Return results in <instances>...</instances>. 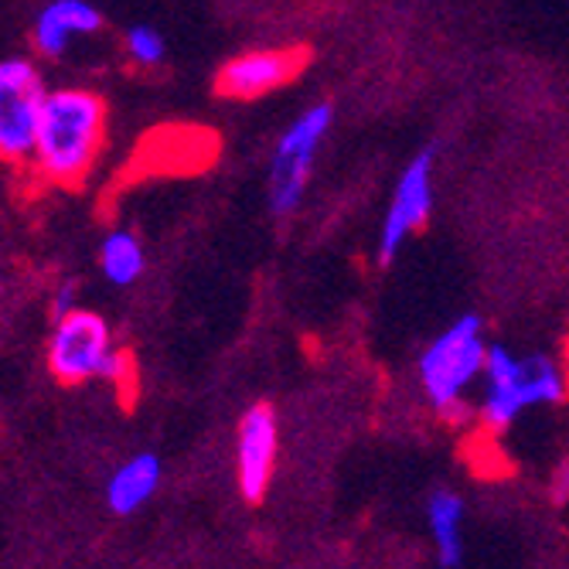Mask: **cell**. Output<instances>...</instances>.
<instances>
[{"label":"cell","instance_id":"2e32d148","mask_svg":"<svg viewBox=\"0 0 569 569\" xmlns=\"http://www.w3.org/2000/svg\"><path fill=\"white\" fill-rule=\"evenodd\" d=\"M552 498H556V501H566V498H569V460L559 463V471H556V478H552Z\"/></svg>","mask_w":569,"mask_h":569},{"label":"cell","instance_id":"8fae6325","mask_svg":"<svg viewBox=\"0 0 569 569\" xmlns=\"http://www.w3.org/2000/svg\"><path fill=\"white\" fill-rule=\"evenodd\" d=\"M158 485H161V460L153 453H137L123 463V468H117V475L110 478L107 501L113 511L130 515L153 498Z\"/></svg>","mask_w":569,"mask_h":569},{"label":"cell","instance_id":"30bf717a","mask_svg":"<svg viewBox=\"0 0 569 569\" xmlns=\"http://www.w3.org/2000/svg\"><path fill=\"white\" fill-rule=\"evenodd\" d=\"M102 24V14L86 4V0H56V4H48L38 21H34V44L41 56H62L69 48V41L76 34H92L99 31Z\"/></svg>","mask_w":569,"mask_h":569},{"label":"cell","instance_id":"5bb4252c","mask_svg":"<svg viewBox=\"0 0 569 569\" xmlns=\"http://www.w3.org/2000/svg\"><path fill=\"white\" fill-rule=\"evenodd\" d=\"M123 41H127V56H130L137 66H143V69L158 66V62L164 59V38H161L158 28H150V24H133V28L127 31Z\"/></svg>","mask_w":569,"mask_h":569},{"label":"cell","instance_id":"6da1fadb","mask_svg":"<svg viewBox=\"0 0 569 569\" xmlns=\"http://www.w3.org/2000/svg\"><path fill=\"white\" fill-rule=\"evenodd\" d=\"M107 143V102L92 89H51L31 171L51 188H82Z\"/></svg>","mask_w":569,"mask_h":569},{"label":"cell","instance_id":"7a4b0ae2","mask_svg":"<svg viewBox=\"0 0 569 569\" xmlns=\"http://www.w3.org/2000/svg\"><path fill=\"white\" fill-rule=\"evenodd\" d=\"M485 361H488V345H485L481 318L475 315L453 321L420 355L423 392L447 423L468 420L471 409L463 402V396H468L478 376H485Z\"/></svg>","mask_w":569,"mask_h":569},{"label":"cell","instance_id":"7c38bea8","mask_svg":"<svg viewBox=\"0 0 569 569\" xmlns=\"http://www.w3.org/2000/svg\"><path fill=\"white\" fill-rule=\"evenodd\" d=\"M427 526L437 546L440 566H457L463 559V501L453 491H433L427 501Z\"/></svg>","mask_w":569,"mask_h":569},{"label":"cell","instance_id":"9c48e42d","mask_svg":"<svg viewBox=\"0 0 569 569\" xmlns=\"http://www.w3.org/2000/svg\"><path fill=\"white\" fill-rule=\"evenodd\" d=\"M529 406H536V402H532V389H529L526 358H515L508 348L491 345L488 361H485V396L478 402L481 427L498 433L519 420Z\"/></svg>","mask_w":569,"mask_h":569},{"label":"cell","instance_id":"ba28073f","mask_svg":"<svg viewBox=\"0 0 569 569\" xmlns=\"http://www.w3.org/2000/svg\"><path fill=\"white\" fill-rule=\"evenodd\" d=\"M307 62H310V48L303 44L242 51V56L226 62L222 72L216 76V92L226 99H260L293 82L307 69Z\"/></svg>","mask_w":569,"mask_h":569},{"label":"cell","instance_id":"277c9868","mask_svg":"<svg viewBox=\"0 0 569 569\" xmlns=\"http://www.w3.org/2000/svg\"><path fill=\"white\" fill-rule=\"evenodd\" d=\"M48 89L28 59L0 62V161L31 164Z\"/></svg>","mask_w":569,"mask_h":569},{"label":"cell","instance_id":"9a60e30c","mask_svg":"<svg viewBox=\"0 0 569 569\" xmlns=\"http://www.w3.org/2000/svg\"><path fill=\"white\" fill-rule=\"evenodd\" d=\"M76 310H79V303H76V283H62L56 290V297H51V315H56V321H62V318L76 315Z\"/></svg>","mask_w":569,"mask_h":569},{"label":"cell","instance_id":"3957f363","mask_svg":"<svg viewBox=\"0 0 569 569\" xmlns=\"http://www.w3.org/2000/svg\"><path fill=\"white\" fill-rule=\"evenodd\" d=\"M123 348L113 345V331L96 310H76V315L56 321L48 341V369L62 386H82L89 379H110Z\"/></svg>","mask_w":569,"mask_h":569},{"label":"cell","instance_id":"52a82bcc","mask_svg":"<svg viewBox=\"0 0 569 569\" xmlns=\"http://www.w3.org/2000/svg\"><path fill=\"white\" fill-rule=\"evenodd\" d=\"M433 158H437V147H423L399 174L392 204L382 222V236H379L382 263H392V256L402 249V242L412 232H420L433 212Z\"/></svg>","mask_w":569,"mask_h":569},{"label":"cell","instance_id":"8992f818","mask_svg":"<svg viewBox=\"0 0 569 569\" xmlns=\"http://www.w3.org/2000/svg\"><path fill=\"white\" fill-rule=\"evenodd\" d=\"M280 457V423L270 402H256L242 412L236 430V481L246 501H263Z\"/></svg>","mask_w":569,"mask_h":569},{"label":"cell","instance_id":"4fadbf2b","mask_svg":"<svg viewBox=\"0 0 569 569\" xmlns=\"http://www.w3.org/2000/svg\"><path fill=\"white\" fill-rule=\"evenodd\" d=\"M143 246L133 232L127 229H113L107 239L99 246V267H102V277H107L113 287H130L140 280L143 273Z\"/></svg>","mask_w":569,"mask_h":569},{"label":"cell","instance_id":"5b68a950","mask_svg":"<svg viewBox=\"0 0 569 569\" xmlns=\"http://www.w3.org/2000/svg\"><path fill=\"white\" fill-rule=\"evenodd\" d=\"M331 107L328 102H318L307 113H300L290 130L280 137L273 164H270V209L277 216H290L303 191H307V178L310 168H315V153L331 127Z\"/></svg>","mask_w":569,"mask_h":569},{"label":"cell","instance_id":"e0dca14e","mask_svg":"<svg viewBox=\"0 0 569 569\" xmlns=\"http://www.w3.org/2000/svg\"><path fill=\"white\" fill-rule=\"evenodd\" d=\"M562 369H566V376H569V338H566V358H562Z\"/></svg>","mask_w":569,"mask_h":569}]
</instances>
